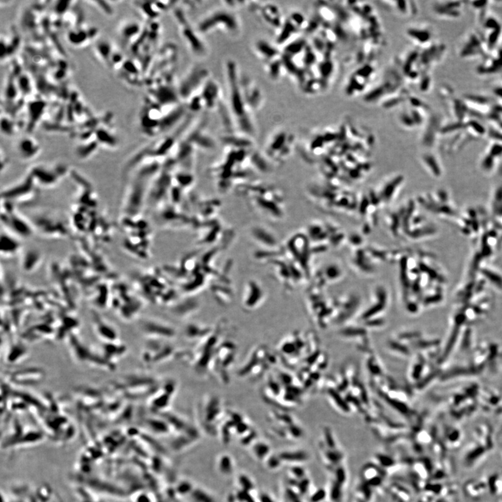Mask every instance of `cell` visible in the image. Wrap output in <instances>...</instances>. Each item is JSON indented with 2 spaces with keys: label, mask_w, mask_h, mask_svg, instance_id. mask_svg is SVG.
I'll list each match as a JSON object with an SVG mask.
<instances>
[{
  "label": "cell",
  "mask_w": 502,
  "mask_h": 502,
  "mask_svg": "<svg viewBox=\"0 0 502 502\" xmlns=\"http://www.w3.org/2000/svg\"><path fill=\"white\" fill-rule=\"evenodd\" d=\"M241 72L235 61L227 60L225 65L227 100L226 105L234 126L235 132L252 137L255 133L252 113L248 106L241 87Z\"/></svg>",
  "instance_id": "obj_1"
},
{
  "label": "cell",
  "mask_w": 502,
  "mask_h": 502,
  "mask_svg": "<svg viewBox=\"0 0 502 502\" xmlns=\"http://www.w3.org/2000/svg\"><path fill=\"white\" fill-rule=\"evenodd\" d=\"M196 28L202 36L220 32L230 36H236L240 33L242 26L234 10L224 6L205 15L199 21Z\"/></svg>",
  "instance_id": "obj_2"
},
{
  "label": "cell",
  "mask_w": 502,
  "mask_h": 502,
  "mask_svg": "<svg viewBox=\"0 0 502 502\" xmlns=\"http://www.w3.org/2000/svg\"><path fill=\"white\" fill-rule=\"evenodd\" d=\"M173 13L180 35L187 48L195 56H205L207 53V45L197 28H193L189 23L183 10L175 6Z\"/></svg>",
  "instance_id": "obj_3"
},
{
  "label": "cell",
  "mask_w": 502,
  "mask_h": 502,
  "mask_svg": "<svg viewBox=\"0 0 502 502\" xmlns=\"http://www.w3.org/2000/svg\"><path fill=\"white\" fill-rule=\"evenodd\" d=\"M212 77L208 69L202 66H195L183 77L178 87L179 96L183 104L198 95Z\"/></svg>",
  "instance_id": "obj_4"
},
{
  "label": "cell",
  "mask_w": 502,
  "mask_h": 502,
  "mask_svg": "<svg viewBox=\"0 0 502 502\" xmlns=\"http://www.w3.org/2000/svg\"><path fill=\"white\" fill-rule=\"evenodd\" d=\"M248 6L251 11L257 13V16L268 26L280 30L284 25L282 16L279 8L276 5L267 2H249Z\"/></svg>",
  "instance_id": "obj_5"
},
{
  "label": "cell",
  "mask_w": 502,
  "mask_h": 502,
  "mask_svg": "<svg viewBox=\"0 0 502 502\" xmlns=\"http://www.w3.org/2000/svg\"><path fill=\"white\" fill-rule=\"evenodd\" d=\"M241 87L249 109L252 113L258 111L263 105L262 90L251 77L241 74Z\"/></svg>",
  "instance_id": "obj_6"
},
{
  "label": "cell",
  "mask_w": 502,
  "mask_h": 502,
  "mask_svg": "<svg viewBox=\"0 0 502 502\" xmlns=\"http://www.w3.org/2000/svg\"><path fill=\"white\" fill-rule=\"evenodd\" d=\"M253 51L256 56L264 65L274 61L282 56L279 50L265 40H258L254 43Z\"/></svg>",
  "instance_id": "obj_7"
},
{
  "label": "cell",
  "mask_w": 502,
  "mask_h": 502,
  "mask_svg": "<svg viewBox=\"0 0 502 502\" xmlns=\"http://www.w3.org/2000/svg\"><path fill=\"white\" fill-rule=\"evenodd\" d=\"M17 150L22 159L29 160L35 158V155L39 151L40 147L35 139L25 137L18 142Z\"/></svg>",
  "instance_id": "obj_8"
},
{
  "label": "cell",
  "mask_w": 502,
  "mask_h": 502,
  "mask_svg": "<svg viewBox=\"0 0 502 502\" xmlns=\"http://www.w3.org/2000/svg\"><path fill=\"white\" fill-rule=\"evenodd\" d=\"M142 32L141 27L135 22H129L125 25H122L119 30L121 37L125 42L136 41Z\"/></svg>",
  "instance_id": "obj_9"
},
{
  "label": "cell",
  "mask_w": 502,
  "mask_h": 502,
  "mask_svg": "<svg viewBox=\"0 0 502 502\" xmlns=\"http://www.w3.org/2000/svg\"><path fill=\"white\" fill-rule=\"evenodd\" d=\"M19 249V244L16 240L6 235L1 236V253L4 252L6 255L16 252Z\"/></svg>",
  "instance_id": "obj_10"
}]
</instances>
